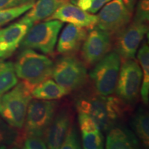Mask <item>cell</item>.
Wrapping results in <instances>:
<instances>
[{
	"instance_id": "cell-1",
	"label": "cell",
	"mask_w": 149,
	"mask_h": 149,
	"mask_svg": "<svg viewBox=\"0 0 149 149\" xmlns=\"http://www.w3.org/2000/svg\"><path fill=\"white\" fill-rule=\"evenodd\" d=\"M76 107L79 113L90 115L100 129L107 131L124 116L128 103L118 96L89 95L78 99Z\"/></svg>"
},
{
	"instance_id": "cell-20",
	"label": "cell",
	"mask_w": 149,
	"mask_h": 149,
	"mask_svg": "<svg viewBox=\"0 0 149 149\" xmlns=\"http://www.w3.org/2000/svg\"><path fill=\"white\" fill-rule=\"evenodd\" d=\"M137 59L141 68L142 80L140 88L141 100L144 104L148 103L149 100V48L146 43H144L137 53Z\"/></svg>"
},
{
	"instance_id": "cell-21",
	"label": "cell",
	"mask_w": 149,
	"mask_h": 149,
	"mask_svg": "<svg viewBox=\"0 0 149 149\" xmlns=\"http://www.w3.org/2000/svg\"><path fill=\"white\" fill-rule=\"evenodd\" d=\"M130 125L133 133L145 147L149 145V119L148 115L144 109H139L132 117Z\"/></svg>"
},
{
	"instance_id": "cell-17",
	"label": "cell",
	"mask_w": 149,
	"mask_h": 149,
	"mask_svg": "<svg viewBox=\"0 0 149 149\" xmlns=\"http://www.w3.org/2000/svg\"><path fill=\"white\" fill-rule=\"evenodd\" d=\"M139 146L137 136L127 128L115 125L108 130L106 141V148L108 149H133Z\"/></svg>"
},
{
	"instance_id": "cell-5",
	"label": "cell",
	"mask_w": 149,
	"mask_h": 149,
	"mask_svg": "<svg viewBox=\"0 0 149 149\" xmlns=\"http://www.w3.org/2000/svg\"><path fill=\"white\" fill-rule=\"evenodd\" d=\"M122 58L116 51H110L97 63L90 73L97 94L111 95L115 91Z\"/></svg>"
},
{
	"instance_id": "cell-26",
	"label": "cell",
	"mask_w": 149,
	"mask_h": 149,
	"mask_svg": "<svg viewBox=\"0 0 149 149\" xmlns=\"http://www.w3.org/2000/svg\"><path fill=\"white\" fill-rule=\"evenodd\" d=\"M78 120L81 133H95L101 131L97 123L90 115L79 113Z\"/></svg>"
},
{
	"instance_id": "cell-13",
	"label": "cell",
	"mask_w": 149,
	"mask_h": 149,
	"mask_svg": "<svg viewBox=\"0 0 149 149\" xmlns=\"http://www.w3.org/2000/svg\"><path fill=\"white\" fill-rule=\"evenodd\" d=\"M72 121L71 113L68 109H62L54 117L44 135L47 148H60L65 137L71 126Z\"/></svg>"
},
{
	"instance_id": "cell-6",
	"label": "cell",
	"mask_w": 149,
	"mask_h": 149,
	"mask_svg": "<svg viewBox=\"0 0 149 149\" xmlns=\"http://www.w3.org/2000/svg\"><path fill=\"white\" fill-rule=\"evenodd\" d=\"M63 22L59 20H49L36 24L30 28L21 46L23 48L38 50L46 55H53L59 33Z\"/></svg>"
},
{
	"instance_id": "cell-18",
	"label": "cell",
	"mask_w": 149,
	"mask_h": 149,
	"mask_svg": "<svg viewBox=\"0 0 149 149\" xmlns=\"http://www.w3.org/2000/svg\"><path fill=\"white\" fill-rule=\"evenodd\" d=\"M68 93L69 91L55 81L48 79L37 85L32 90L31 95L38 100H55L62 98Z\"/></svg>"
},
{
	"instance_id": "cell-9",
	"label": "cell",
	"mask_w": 149,
	"mask_h": 149,
	"mask_svg": "<svg viewBox=\"0 0 149 149\" xmlns=\"http://www.w3.org/2000/svg\"><path fill=\"white\" fill-rule=\"evenodd\" d=\"M133 13L122 0H111L107 3L97 15L99 29L115 35L131 22Z\"/></svg>"
},
{
	"instance_id": "cell-7",
	"label": "cell",
	"mask_w": 149,
	"mask_h": 149,
	"mask_svg": "<svg viewBox=\"0 0 149 149\" xmlns=\"http://www.w3.org/2000/svg\"><path fill=\"white\" fill-rule=\"evenodd\" d=\"M56 109V102L38 99L31 100L28 106L23 126L24 133L44 137L55 117Z\"/></svg>"
},
{
	"instance_id": "cell-14",
	"label": "cell",
	"mask_w": 149,
	"mask_h": 149,
	"mask_svg": "<svg viewBox=\"0 0 149 149\" xmlns=\"http://www.w3.org/2000/svg\"><path fill=\"white\" fill-rule=\"evenodd\" d=\"M30 27L18 22L0 29V59L8 58L21 44Z\"/></svg>"
},
{
	"instance_id": "cell-24",
	"label": "cell",
	"mask_w": 149,
	"mask_h": 149,
	"mask_svg": "<svg viewBox=\"0 0 149 149\" xmlns=\"http://www.w3.org/2000/svg\"><path fill=\"white\" fill-rule=\"evenodd\" d=\"M82 146L85 149H102L104 138L101 131L95 133H81Z\"/></svg>"
},
{
	"instance_id": "cell-25",
	"label": "cell",
	"mask_w": 149,
	"mask_h": 149,
	"mask_svg": "<svg viewBox=\"0 0 149 149\" xmlns=\"http://www.w3.org/2000/svg\"><path fill=\"white\" fill-rule=\"evenodd\" d=\"M21 148L25 149H46L47 148V145L44 137L42 136L30 135L23 132Z\"/></svg>"
},
{
	"instance_id": "cell-10",
	"label": "cell",
	"mask_w": 149,
	"mask_h": 149,
	"mask_svg": "<svg viewBox=\"0 0 149 149\" xmlns=\"http://www.w3.org/2000/svg\"><path fill=\"white\" fill-rule=\"evenodd\" d=\"M148 33V25L134 20L115 35V51L123 59H135L141 42Z\"/></svg>"
},
{
	"instance_id": "cell-8",
	"label": "cell",
	"mask_w": 149,
	"mask_h": 149,
	"mask_svg": "<svg viewBox=\"0 0 149 149\" xmlns=\"http://www.w3.org/2000/svg\"><path fill=\"white\" fill-rule=\"evenodd\" d=\"M141 80L142 72L138 62L135 59H124L115 92L126 103L135 102L140 91Z\"/></svg>"
},
{
	"instance_id": "cell-11",
	"label": "cell",
	"mask_w": 149,
	"mask_h": 149,
	"mask_svg": "<svg viewBox=\"0 0 149 149\" xmlns=\"http://www.w3.org/2000/svg\"><path fill=\"white\" fill-rule=\"evenodd\" d=\"M112 46L113 35L98 27L93 28L81 46V61L85 66H94L111 51Z\"/></svg>"
},
{
	"instance_id": "cell-30",
	"label": "cell",
	"mask_w": 149,
	"mask_h": 149,
	"mask_svg": "<svg viewBox=\"0 0 149 149\" xmlns=\"http://www.w3.org/2000/svg\"><path fill=\"white\" fill-rule=\"evenodd\" d=\"M110 1H111V0H93L92 5H91V8L88 10V13H96L106 3L109 2Z\"/></svg>"
},
{
	"instance_id": "cell-23",
	"label": "cell",
	"mask_w": 149,
	"mask_h": 149,
	"mask_svg": "<svg viewBox=\"0 0 149 149\" xmlns=\"http://www.w3.org/2000/svg\"><path fill=\"white\" fill-rule=\"evenodd\" d=\"M33 3L34 2H31L13 8L0 9V27L13 21L26 13L33 6Z\"/></svg>"
},
{
	"instance_id": "cell-28",
	"label": "cell",
	"mask_w": 149,
	"mask_h": 149,
	"mask_svg": "<svg viewBox=\"0 0 149 149\" xmlns=\"http://www.w3.org/2000/svg\"><path fill=\"white\" fill-rule=\"evenodd\" d=\"M149 19V0H139L134 20L148 23Z\"/></svg>"
},
{
	"instance_id": "cell-31",
	"label": "cell",
	"mask_w": 149,
	"mask_h": 149,
	"mask_svg": "<svg viewBox=\"0 0 149 149\" xmlns=\"http://www.w3.org/2000/svg\"><path fill=\"white\" fill-rule=\"evenodd\" d=\"M69 1L82 10L88 11L92 5L93 0H69Z\"/></svg>"
},
{
	"instance_id": "cell-15",
	"label": "cell",
	"mask_w": 149,
	"mask_h": 149,
	"mask_svg": "<svg viewBox=\"0 0 149 149\" xmlns=\"http://www.w3.org/2000/svg\"><path fill=\"white\" fill-rule=\"evenodd\" d=\"M88 32L84 28L68 24L59 37L57 51L63 55H74L82 46Z\"/></svg>"
},
{
	"instance_id": "cell-4",
	"label": "cell",
	"mask_w": 149,
	"mask_h": 149,
	"mask_svg": "<svg viewBox=\"0 0 149 149\" xmlns=\"http://www.w3.org/2000/svg\"><path fill=\"white\" fill-rule=\"evenodd\" d=\"M52 77L58 84L68 91H77L86 84L88 79L86 67L74 55H63L53 65Z\"/></svg>"
},
{
	"instance_id": "cell-16",
	"label": "cell",
	"mask_w": 149,
	"mask_h": 149,
	"mask_svg": "<svg viewBox=\"0 0 149 149\" xmlns=\"http://www.w3.org/2000/svg\"><path fill=\"white\" fill-rule=\"evenodd\" d=\"M69 0H37L29 9V12L19 22L30 27L51 16L61 6L68 3Z\"/></svg>"
},
{
	"instance_id": "cell-32",
	"label": "cell",
	"mask_w": 149,
	"mask_h": 149,
	"mask_svg": "<svg viewBox=\"0 0 149 149\" xmlns=\"http://www.w3.org/2000/svg\"><path fill=\"white\" fill-rule=\"evenodd\" d=\"M122 1L124 2V4L127 8L129 10L130 12L133 13L134 11V9H135V6L137 3V0H122Z\"/></svg>"
},
{
	"instance_id": "cell-22",
	"label": "cell",
	"mask_w": 149,
	"mask_h": 149,
	"mask_svg": "<svg viewBox=\"0 0 149 149\" xmlns=\"http://www.w3.org/2000/svg\"><path fill=\"white\" fill-rule=\"evenodd\" d=\"M18 83V77L11 61L0 59V97L12 89Z\"/></svg>"
},
{
	"instance_id": "cell-12",
	"label": "cell",
	"mask_w": 149,
	"mask_h": 149,
	"mask_svg": "<svg viewBox=\"0 0 149 149\" xmlns=\"http://www.w3.org/2000/svg\"><path fill=\"white\" fill-rule=\"evenodd\" d=\"M54 19L72 24L87 30H91L95 27L97 22V15L88 13L77 6L68 2L61 6L45 21Z\"/></svg>"
},
{
	"instance_id": "cell-3",
	"label": "cell",
	"mask_w": 149,
	"mask_h": 149,
	"mask_svg": "<svg viewBox=\"0 0 149 149\" xmlns=\"http://www.w3.org/2000/svg\"><path fill=\"white\" fill-rule=\"evenodd\" d=\"M32 90L22 81L0 97V116L10 126L17 129L23 128Z\"/></svg>"
},
{
	"instance_id": "cell-29",
	"label": "cell",
	"mask_w": 149,
	"mask_h": 149,
	"mask_svg": "<svg viewBox=\"0 0 149 149\" xmlns=\"http://www.w3.org/2000/svg\"><path fill=\"white\" fill-rule=\"evenodd\" d=\"M34 1L35 0H0V9L13 8Z\"/></svg>"
},
{
	"instance_id": "cell-2",
	"label": "cell",
	"mask_w": 149,
	"mask_h": 149,
	"mask_svg": "<svg viewBox=\"0 0 149 149\" xmlns=\"http://www.w3.org/2000/svg\"><path fill=\"white\" fill-rule=\"evenodd\" d=\"M53 65V61L47 56L31 48H24L18 55L14 66L17 77L33 89L52 77Z\"/></svg>"
},
{
	"instance_id": "cell-19",
	"label": "cell",
	"mask_w": 149,
	"mask_h": 149,
	"mask_svg": "<svg viewBox=\"0 0 149 149\" xmlns=\"http://www.w3.org/2000/svg\"><path fill=\"white\" fill-rule=\"evenodd\" d=\"M0 118V148H21L23 132Z\"/></svg>"
},
{
	"instance_id": "cell-27",
	"label": "cell",
	"mask_w": 149,
	"mask_h": 149,
	"mask_svg": "<svg viewBox=\"0 0 149 149\" xmlns=\"http://www.w3.org/2000/svg\"><path fill=\"white\" fill-rule=\"evenodd\" d=\"M81 148L77 132L74 126H71L67 133L64 140L60 148L62 149H78Z\"/></svg>"
}]
</instances>
